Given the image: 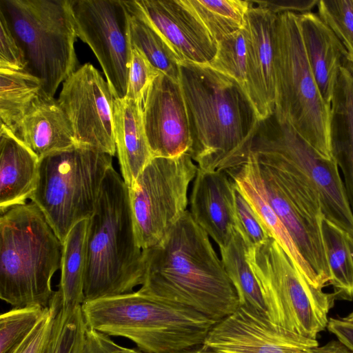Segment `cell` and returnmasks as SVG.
I'll use <instances>...</instances> for the list:
<instances>
[{"label": "cell", "mask_w": 353, "mask_h": 353, "mask_svg": "<svg viewBox=\"0 0 353 353\" xmlns=\"http://www.w3.org/2000/svg\"><path fill=\"white\" fill-rule=\"evenodd\" d=\"M139 291L189 307L218 323L239 307L236 290L208 234L186 210L157 245L143 250Z\"/></svg>", "instance_id": "cell-1"}, {"label": "cell", "mask_w": 353, "mask_h": 353, "mask_svg": "<svg viewBox=\"0 0 353 353\" xmlns=\"http://www.w3.org/2000/svg\"><path fill=\"white\" fill-rule=\"evenodd\" d=\"M190 125L189 152L205 172L227 171L245 164L259 119L245 89L209 65L179 63Z\"/></svg>", "instance_id": "cell-2"}, {"label": "cell", "mask_w": 353, "mask_h": 353, "mask_svg": "<svg viewBox=\"0 0 353 353\" xmlns=\"http://www.w3.org/2000/svg\"><path fill=\"white\" fill-rule=\"evenodd\" d=\"M145 275L129 190L111 167L105 176L87 234L85 301L133 292Z\"/></svg>", "instance_id": "cell-3"}, {"label": "cell", "mask_w": 353, "mask_h": 353, "mask_svg": "<svg viewBox=\"0 0 353 353\" xmlns=\"http://www.w3.org/2000/svg\"><path fill=\"white\" fill-rule=\"evenodd\" d=\"M81 309L88 327L126 338L145 353H188L203 344L216 323L139 290L85 301Z\"/></svg>", "instance_id": "cell-4"}, {"label": "cell", "mask_w": 353, "mask_h": 353, "mask_svg": "<svg viewBox=\"0 0 353 353\" xmlns=\"http://www.w3.org/2000/svg\"><path fill=\"white\" fill-rule=\"evenodd\" d=\"M0 298L13 307H48L63 245L33 202L0 217Z\"/></svg>", "instance_id": "cell-5"}, {"label": "cell", "mask_w": 353, "mask_h": 353, "mask_svg": "<svg viewBox=\"0 0 353 353\" xmlns=\"http://www.w3.org/2000/svg\"><path fill=\"white\" fill-rule=\"evenodd\" d=\"M112 156L75 144L40 158L37 187L30 199L64 243L72 228L93 215Z\"/></svg>", "instance_id": "cell-6"}, {"label": "cell", "mask_w": 353, "mask_h": 353, "mask_svg": "<svg viewBox=\"0 0 353 353\" xmlns=\"http://www.w3.org/2000/svg\"><path fill=\"white\" fill-rule=\"evenodd\" d=\"M0 11L23 51L25 70L54 97L77 68V38L70 0H0Z\"/></svg>", "instance_id": "cell-7"}, {"label": "cell", "mask_w": 353, "mask_h": 353, "mask_svg": "<svg viewBox=\"0 0 353 353\" xmlns=\"http://www.w3.org/2000/svg\"><path fill=\"white\" fill-rule=\"evenodd\" d=\"M275 77L274 112L323 157L333 159L331 107L323 99L311 70L296 13L277 14Z\"/></svg>", "instance_id": "cell-8"}, {"label": "cell", "mask_w": 353, "mask_h": 353, "mask_svg": "<svg viewBox=\"0 0 353 353\" xmlns=\"http://www.w3.org/2000/svg\"><path fill=\"white\" fill-rule=\"evenodd\" d=\"M247 261L259 286L267 316L273 323L316 339L327 326L335 294L312 285L270 237L247 249Z\"/></svg>", "instance_id": "cell-9"}, {"label": "cell", "mask_w": 353, "mask_h": 353, "mask_svg": "<svg viewBox=\"0 0 353 353\" xmlns=\"http://www.w3.org/2000/svg\"><path fill=\"white\" fill-rule=\"evenodd\" d=\"M251 152L261 166L288 171L319 193L325 218L353 234V214L334 159L319 153L274 112L260 121Z\"/></svg>", "instance_id": "cell-10"}, {"label": "cell", "mask_w": 353, "mask_h": 353, "mask_svg": "<svg viewBox=\"0 0 353 353\" xmlns=\"http://www.w3.org/2000/svg\"><path fill=\"white\" fill-rule=\"evenodd\" d=\"M198 165L190 152L172 158L154 157L128 187L138 245H157L187 210L188 192Z\"/></svg>", "instance_id": "cell-11"}, {"label": "cell", "mask_w": 353, "mask_h": 353, "mask_svg": "<svg viewBox=\"0 0 353 353\" xmlns=\"http://www.w3.org/2000/svg\"><path fill=\"white\" fill-rule=\"evenodd\" d=\"M259 166L267 201L314 272L321 288H325L330 272L321 230L325 216L318 192L295 174Z\"/></svg>", "instance_id": "cell-12"}, {"label": "cell", "mask_w": 353, "mask_h": 353, "mask_svg": "<svg viewBox=\"0 0 353 353\" xmlns=\"http://www.w3.org/2000/svg\"><path fill=\"white\" fill-rule=\"evenodd\" d=\"M77 37L99 62L116 98L126 96L132 46L130 14L120 0H70Z\"/></svg>", "instance_id": "cell-13"}, {"label": "cell", "mask_w": 353, "mask_h": 353, "mask_svg": "<svg viewBox=\"0 0 353 353\" xmlns=\"http://www.w3.org/2000/svg\"><path fill=\"white\" fill-rule=\"evenodd\" d=\"M114 99L108 81L90 63L77 68L63 82L57 101L71 124L77 144L115 154Z\"/></svg>", "instance_id": "cell-14"}, {"label": "cell", "mask_w": 353, "mask_h": 353, "mask_svg": "<svg viewBox=\"0 0 353 353\" xmlns=\"http://www.w3.org/2000/svg\"><path fill=\"white\" fill-rule=\"evenodd\" d=\"M319 345L273 323L265 314L239 306L216 323L203 344L188 353H310Z\"/></svg>", "instance_id": "cell-15"}, {"label": "cell", "mask_w": 353, "mask_h": 353, "mask_svg": "<svg viewBox=\"0 0 353 353\" xmlns=\"http://www.w3.org/2000/svg\"><path fill=\"white\" fill-rule=\"evenodd\" d=\"M125 3L130 13L144 20L161 36L179 63L211 64L218 43L188 0H132Z\"/></svg>", "instance_id": "cell-16"}, {"label": "cell", "mask_w": 353, "mask_h": 353, "mask_svg": "<svg viewBox=\"0 0 353 353\" xmlns=\"http://www.w3.org/2000/svg\"><path fill=\"white\" fill-rule=\"evenodd\" d=\"M142 111L153 158H172L190 151V125L179 81L160 72L143 98Z\"/></svg>", "instance_id": "cell-17"}, {"label": "cell", "mask_w": 353, "mask_h": 353, "mask_svg": "<svg viewBox=\"0 0 353 353\" xmlns=\"http://www.w3.org/2000/svg\"><path fill=\"white\" fill-rule=\"evenodd\" d=\"M250 1L245 25L248 48L246 92L259 121L273 114L276 99L277 14L261 1Z\"/></svg>", "instance_id": "cell-18"}, {"label": "cell", "mask_w": 353, "mask_h": 353, "mask_svg": "<svg viewBox=\"0 0 353 353\" xmlns=\"http://www.w3.org/2000/svg\"><path fill=\"white\" fill-rule=\"evenodd\" d=\"M195 222L219 247L226 246L235 231L234 182L225 171L198 168L190 196Z\"/></svg>", "instance_id": "cell-19"}, {"label": "cell", "mask_w": 353, "mask_h": 353, "mask_svg": "<svg viewBox=\"0 0 353 353\" xmlns=\"http://www.w3.org/2000/svg\"><path fill=\"white\" fill-rule=\"evenodd\" d=\"M298 18L311 70L323 99L331 105L340 68L351 67L347 52L317 13L298 14Z\"/></svg>", "instance_id": "cell-20"}, {"label": "cell", "mask_w": 353, "mask_h": 353, "mask_svg": "<svg viewBox=\"0 0 353 353\" xmlns=\"http://www.w3.org/2000/svg\"><path fill=\"white\" fill-rule=\"evenodd\" d=\"M246 198L262 225L314 286L322 288L313 270L299 251L289 232L267 201L262 190L260 166L251 152L243 165L225 171Z\"/></svg>", "instance_id": "cell-21"}, {"label": "cell", "mask_w": 353, "mask_h": 353, "mask_svg": "<svg viewBox=\"0 0 353 353\" xmlns=\"http://www.w3.org/2000/svg\"><path fill=\"white\" fill-rule=\"evenodd\" d=\"M13 134L39 159L76 143L71 124L57 99L41 92Z\"/></svg>", "instance_id": "cell-22"}, {"label": "cell", "mask_w": 353, "mask_h": 353, "mask_svg": "<svg viewBox=\"0 0 353 353\" xmlns=\"http://www.w3.org/2000/svg\"><path fill=\"white\" fill-rule=\"evenodd\" d=\"M0 212L24 204L34 192L39 157L12 132L0 130Z\"/></svg>", "instance_id": "cell-23"}, {"label": "cell", "mask_w": 353, "mask_h": 353, "mask_svg": "<svg viewBox=\"0 0 353 353\" xmlns=\"http://www.w3.org/2000/svg\"><path fill=\"white\" fill-rule=\"evenodd\" d=\"M113 119L120 170L123 181L130 187L153 158L145 134L142 103L115 97Z\"/></svg>", "instance_id": "cell-24"}, {"label": "cell", "mask_w": 353, "mask_h": 353, "mask_svg": "<svg viewBox=\"0 0 353 353\" xmlns=\"http://www.w3.org/2000/svg\"><path fill=\"white\" fill-rule=\"evenodd\" d=\"M330 107L332 156L342 171L353 214V68H340Z\"/></svg>", "instance_id": "cell-25"}, {"label": "cell", "mask_w": 353, "mask_h": 353, "mask_svg": "<svg viewBox=\"0 0 353 353\" xmlns=\"http://www.w3.org/2000/svg\"><path fill=\"white\" fill-rule=\"evenodd\" d=\"M89 219L80 221L63 243L61 277L56 291L64 310L81 306L85 301L84 279Z\"/></svg>", "instance_id": "cell-26"}, {"label": "cell", "mask_w": 353, "mask_h": 353, "mask_svg": "<svg viewBox=\"0 0 353 353\" xmlns=\"http://www.w3.org/2000/svg\"><path fill=\"white\" fill-rule=\"evenodd\" d=\"M322 236L330 272L328 285L336 299L353 301V234L326 218Z\"/></svg>", "instance_id": "cell-27"}, {"label": "cell", "mask_w": 353, "mask_h": 353, "mask_svg": "<svg viewBox=\"0 0 353 353\" xmlns=\"http://www.w3.org/2000/svg\"><path fill=\"white\" fill-rule=\"evenodd\" d=\"M41 92V81L26 70L0 69L1 126L13 133Z\"/></svg>", "instance_id": "cell-28"}, {"label": "cell", "mask_w": 353, "mask_h": 353, "mask_svg": "<svg viewBox=\"0 0 353 353\" xmlns=\"http://www.w3.org/2000/svg\"><path fill=\"white\" fill-rule=\"evenodd\" d=\"M219 252L223 267L238 296L239 306L267 316L259 286L246 259L247 247L236 229L229 243L219 247Z\"/></svg>", "instance_id": "cell-29"}, {"label": "cell", "mask_w": 353, "mask_h": 353, "mask_svg": "<svg viewBox=\"0 0 353 353\" xmlns=\"http://www.w3.org/2000/svg\"><path fill=\"white\" fill-rule=\"evenodd\" d=\"M201 22L217 41L244 28L250 1L188 0Z\"/></svg>", "instance_id": "cell-30"}, {"label": "cell", "mask_w": 353, "mask_h": 353, "mask_svg": "<svg viewBox=\"0 0 353 353\" xmlns=\"http://www.w3.org/2000/svg\"><path fill=\"white\" fill-rule=\"evenodd\" d=\"M130 14V38L132 48L141 52L160 72L179 81V61L173 50L148 23Z\"/></svg>", "instance_id": "cell-31"}, {"label": "cell", "mask_w": 353, "mask_h": 353, "mask_svg": "<svg viewBox=\"0 0 353 353\" xmlns=\"http://www.w3.org/2000/svg\"><path fill=\"white\" fill-rule=\"evenodd\" d=\"M48 307L38 305L14 307L0 316V353H17Z\"/></svg>", "instance_id": "cell-32"}, {"label": "cell", "mask_w": 353, "mask_h": 353, "mask_svg": "<svg viewBox=\"0 0 353 353\" xmlns=\"http://www.w3.org/2000/svg\"><path fill=\"white\" fill-rule=\"evenodd\" d=\"M86 329L81 306L64 310L61 305L44 353H82Z\"/></svg>", "instance_id": "cell-33"}, {"label": "cell", "mask_w": 353, "mask_h": 353, "mask_svg": "<svg viewBox=\"0 0 353 353\" xmlns=\"http://www.w3.org/2000/svg\"><path fill=\"white\" fill-rule=\"evenodd\" d=\"M209 65L236 80L246 91L248 48L245 28L218 42L216 56Z\"/></svg>", "instance_id": "cell-34"}, {"label": "cell", "mask_w": 353, "mask_h": 353, "mask_svg": "<svg viewBox=\"0 0 353 353\" xmlns=\"http://www.w3.org/2000/svg\"><path fill=\"white\" fill-rule=\"evenodd\" d=\"M316 6L319 17L343 45L353 68V0H320Z\"/></svg>", "instance_id": "cell-35"}, {"label": "cell", "mask_w": 353, "mask_h": 353, "mask_svg": "<svg viewBox=\"0 0 353 353\" xmlns=\"http://www.w3.org/2000/svg\"><path fill=\"white\" fill-rule=\"evenodd\" d=\"M235 229L242 236L247 249L259 246L270 238L254 210L234 183Z\"/></svg>", "instance_id": "cell-36"}, {"label": "cell", "mask_w": 353, "mask_h": 353, "mask_svg": "<svg viewBox=\"0 0 353 353\" xmlns=\"http://www.w3.org/2000/svg\"><path fill=\"white\" fill-rule=\"evenodd\" d=\"M159 74L160 72L141 52L132 48V63L125 98L142 103L150 85Z\"/></svg>", "instance_id": "cell-37"}, {"label": "cell", "mask_w": 353, "mask_h": 353, "mask_svg": "<svg viewBox=\"0 0 353 353\" xmlns=\"http://www.w3.org/2000/svg\"><path fill=\"white\" fill-rule=\"evenodd\" d=\"M60 306V299L54 292L46 314L17 353L45 352L51 334L54 319Z\"/></svg>", "instance_id": "cell-38"}, {"label": "cell", "mask_w": 353, "mask_h": 353, "mask_svg": "<svg viewBox=\"0 0 353 353\" xmlns=\"http://www.w3.org/2000/svg\"><path fill=\"white\" fill-rule=\"evenodd\" d=\"M23 51L0 11V69L25 70Z\"/></svg>", "instance_id": "cell-39"}, {"label": "cell", "mask_w": 353, "mask_h": 353, "mask_svg": "<svg viewBox=\"0 0 353 353\" xmlns=\"http://www.w3.org/2000/svg\"><path fill=\"white\" fill-rule=\"evenodd\" d=\"M82 353H143L116 343L110 336L87 326Z\"/></svg>", "instance_id": "cell-40"}, {"label": "cell", "mask_w": 353, "mask_h": 353, "mask_svg": "<svg viewBox=\"0 0 353 353\" xmlns=\"http://www.w3.org/2000/svg\"><path fill=\"white\" fill-rule=\"evenodd\" d=\"M268 8L280 14L283 12H294L303 14L310 10L317 5V0H302V1H261Z\"/></svg>", "instance_id": "cell-41"}, {"label": "cell", "mask_w": 353, "mask_h": 353, "mask_svg": "<svg viewBox=\"0 0 353 353\" xmlns=\"http://www.w3.org/2000/svg\"><path fill=\"white\" fill-rule=\"evenodd\" d=\"M341 343L353 352V322L343 318H330L327 326Z\"/></svg>", "instance_id": "cell-42"}, {"label": "cell", "mask_w": 353, "mask_h": 353, "mask_svg": "<svg viewBox=\"0 0 353 353\" xmlns=\"http://www.w3.org/2000/svg\"><path fill=\"white\" fill-rule=\"evenodd\" d=\"M310 353H353L339 340H332L321 346L314 347Z\"/></svg>", "instance_id": "cell-43"}, {"label": "cell", "mask_w": 353, "mask_h": 353, "mask_svg": "<svg viewBox=\"0 0 353 353\" xmlns=\"http://www.w3.org/2000/svg\"><path fill=\"white\" fill-rule=\"evenodd\" d=\"M345 319H347V321H350L351 322H353V312H351L349 315H347V316L344 317Z\"/></svg>", "instance_id": "cell-44"}]
</instances>
